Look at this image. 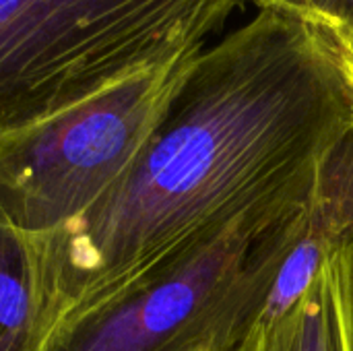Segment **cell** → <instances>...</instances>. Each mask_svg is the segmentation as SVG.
<instances>
[{"label": "cell", "mask_w": 353, "mask_h": 351, "mask_svg": "<svg viewBox=\"0 0 353 351\" xmlns=\"http://www.w3.org/2000/svg\"><path fill=\"white\" fill-rule=\"evenodd\" d=\"M347 242H353V122L319 161L259 325L288 310Z\"/></svg>", "instance_id": "5"}, {"label": "cell", "mask_w": 353, "mask_h": 351, "mask_svg": "<svg viewBox=\"0 0 353 351\" xmlns=\"http://www.w3.org/2000/svg\"><path fill=\"white\" fill-rule=\"evenodd\" d=\"M333 33H335V37L339 41L343 66H345V72H347L350 87H352L353 93V27L352 29H343V31H333Z\"/></svg>", "instance_id": "10"}, {"label": "cell", "mask_w": 353, "mask_h": 351, "mask_svg": "<svg viewBox=\"0 0 353 351\" xmlns=\"http://www.w3.org/2000/svg\"><path fill=\"white\" fill-rule=\"evenodd\" d=\"M56 323L50 234L0 215V351H43Z\"/></svg>", "instance_id": "6"}, {"label": "cell", "mask_w": 353, "mask_h": 351, "mask_svg": "<svg viewBox=\"0 0 353 351\" xmlns=\"http://www.w3.org/2000/svg\"><path fill=\"white\" fill-rule=\"evenodd\" d=\"M333 263L339 283V300H341L347 351H353V242H347L333 254Z\"/></svg>", "instance_id": "9"}, {"label": "cell", "mask_w": 353, "mask_h": 351, "mask_svg": "<svg viewBox=\"0 0 353 351\" xmlns=\"http://www.w3.org/2000/svg\"><path fill=\"white\" fill-rule=\"evenodd\" d=\"M194 56L137 72L0 134V215L21 230L50 234L85 213L141 153Z\"/></svg>", "instance_id": "4"}, {"label": "cell", "mask_w": 353, "mask_h": 351, "mask_svg": "<svg viewBox=\"0 0 353 351\" xmlns=\"http://www.w3.org/2000/svg\"><path fill=\"white\" fill-rule=\"evenodd\" d=\"M302 207L250 211L176 248L64 314L43 351H234L261 321Z\"/></svg>", "instance_id": "2"}, {"label": "cell", "mask_w": 353, "mask_h": 351, "mask_svg": "<svg viewBox=\"0 0 353 351\" xmlns=\"http://www.w3.org/2000/svg\"><path fill=\"white\" fill-rule=\"evenodd\" d=\"M246 0H0V134L190 58Z\"/></svg>", "instance_id": "3"}, {"label": "cell", "mask_w": 353, "mask_h": 351, "mask_svg": "<svg viewBox=\"0 0 353 351\" xmlns=\"http://www.w3.org/2000/svg\"><path fill=\"white\" fill-rule=\"evenodd\" d=\"M352 122L335 33L259 8L190 60L128 170L50 232L58 321L250 211L306 205L319 161Z\"/></svg>", "instance_id": "1"}, {"label": "cell", "mask_w": 353, "mask_h": 351, "mask_svg": "<svg viewBox=\"0 0 353 351\" xmlns=\"http://www.w3.org/2000/svg\"><path fill=\"white\" fill-rule=\"evenodd\" d=\"M259 8H271L323 25L331 31L353 27V0H254Z\"/></svg>", "instance_id": "8"}, {"label": "cell", "mask_w": 353, "mask_h": 351, "mask_svg": "<svg viewBox=\"0 0 353 351\" xmlns=\"http://www.w3.org/2000/svg\"><path fill=\"white\" fill-rule=\"evenodd\" d=\"M234 351H347L333 257L288 310L256 325Z\"/></svg>", "instance_id": "7"}]
</instances>
